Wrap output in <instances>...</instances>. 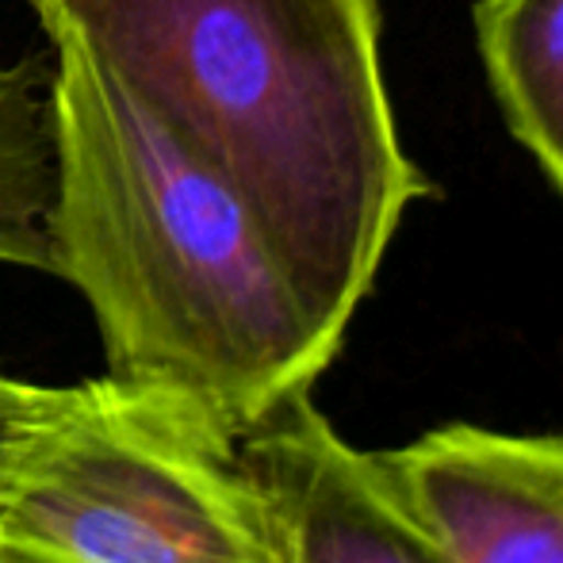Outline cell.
Masks as SVG:
<instances>
[{"mask_svg":"<svg viewBox=\"0 0 563 563\" xmlns=\"http://www.w3.org/2000/svg\"><path fill=\"white\" fill-rule=\"evenodd\" d=\"M234 188L341 349L430 192L395 131L379 0H27Z\"/></svg>","mask_w":563,"mask_h":563,"instance_id":"1","label":"cell"},{"mask_svg":"<svg viewBox=\"0 0 563 563\" xmlns=\"http://www.w3.org/2000/svg\"><path fill=\"white\" fill-rule=\"evenodd\" d=\"M51 51V276L89 303L112 376L173 387L245 438L338 345L242 196L89 54Z\"/></svg>","mask_w":563,"mask_h":563,"instance_id":"2","label":"cell"},{"mask_svg":"<svg viewBox=\"0 0 563 563\" xmlns=\"http://www.w3.org/2000/svg\"><path fill=\"white\" fill-rule=\"evenodd\" d=\"M15 563H284L242 438L203 402L123 376L51 387L8 460Z\"/></svg>","mask_w":563,"mask_h":563,"instance_id":"3","label":"cell"},{"mask_svg":"<svg viewBox=\"0 0 563 563\" xmlns=\"http://www.w3.org/2000/svg\"><path fill=\"white\" fill-rule=\"evenodd\" d=\"M284 563H452L387 475L379 452L334 430L311 391L242 438Z\"/></svg>","mask_w":563,"mask_h":563,"instance_id":"4","label":"cell"},{"mask_svg":"<svg viewBox=\"0 0 563 563\" xmlns=\"http://www.w3.org/2000/svg\"><path fill=\"white\" fill-rule=\"evenodd\" d=\"M379 460L452 563H563V433L452 422Z\"/></svg>","mask_w":563,"mask_h":563,"instance_id":"5","label":"cell"},{"mask_svg":"<svg viewBox=\"0 0 563 563\" xmlns=\"http://www.w3.org/2000/svg\"><path fill=\"white\" fill-rule=\"evenodd\" d=\"M475 43L506 126L563 200V0H479Z\"/></svg>","mask_w":563,"mask_h":563,"instance_id":"6","label":"cell"},{"mask_svg":"<svg viewBox=\"0 0 563 563\" xmlns=\"http://www.w3.org/2000/svg\"><path fill=\"white\" fill-rule=\"evenodd\" d=\"M51 200V119L46 69L0 54V268L51 273L46 253Z\"/></svg>","mask_w":563,"mask_h":563,"instance_id":"7","label":"cell"},{"mask_svg":"<svg viewBox=\"0 0 563 563\" xmlns=\"http://www.w3.org/2000/svg\"><path fill=\"white\" fill-rule=\"evenodd\" d=\"M46 391L51 387L27 384V379H15L0 372V487H4V472H8V460H12L15 441L23 438L27 422L46 402Z\"/></svg>","mask_w":563,"mask_h":563,"instance_id":"8","label":"cell"},{"mask_svg":"<svg viewBox=\"0 0 563 563\" xmlns=\"http://www.w3.org/2000/svg\"><path fill=\"white\" fill-rule=\"evenodd\" d=\"M0 563H15V560H8V556H0Z\"/></svg>","mask_w":563,"mask_h":563,"instance_id":"9","label":"cell"}]
</instances>
